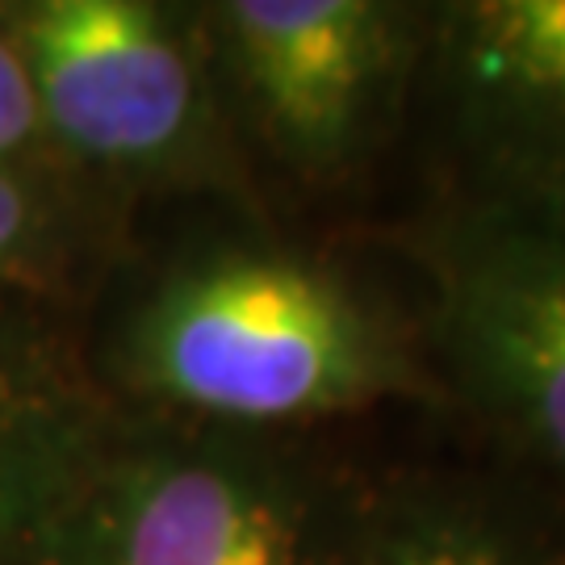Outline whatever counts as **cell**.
I'll list each match as a JSON object with an SVG mask.
<instances>
[{"label":"cell","instance_id":"cell-10","mask_svg":"<svg viewBox=\"0 0 565 565\" xmlns=\"http://www.w3.org/2000/svg\"><path fill=\"white\" fill-rule=\"evenodd\" d=\"M39 147H46V135H42L34 84L18 42L0 18V168H25L30 156H39Z\"/></svg>","mask_w":565,"mask_h":565},{"label":"cell","instance_id":"cell-5","mask_svg":"<svg viewBox=\"0 0 565 565\" xmlns=\"http://www.w3.org/2000/svg\"><path fill=\"white\" fill-rule=\"evenodd\" d=\"M210 46L273 156L335 177L377 142L419 51V25L382 0H226Z\"/></svg>","mask_w":565,"mask_h":565},{"label":"cell","instance_id":"cell-3","mask_svg":"<svg viewBox=\"0 0 565 565\" xmlns=\"http://www.w3.org/2000/svg\"><path fill=\"white\" fill-rule=\"evenodd\" d=\"M448 382L565 490V202L473 193L419 243Z\"/></svg>","mask_w":565,"mask_h":565},{"label":"cell","instance_id":"cell-2","mask_svg":"<svg viewBox=\"0 0 565 565\" xmlns=\"http://www.w3.org/2000/svg\"><path fill=\"white\" fill-rule=\"evenodd\" d=\"M364 515L273 431L121 427L39 565H361Z\"/></svg>","mask_w":565,"mask_h":565},{"label":"cell","instance_id":"cell-9","mask_svg":"<svg viewBox=\"0 0 565 565\" xmlns=\"http://www.w3.org/2000/svg\"><path fill=\"white\" fill-rule=\"evenodd\" d=\"M55 252V210L25 168H0V285L34 281Z\"/></svg>","mask_w":565,"mask_h":565},{"label":"cell","instance_id":"cell-7","mask_svg":"<svg viewBox=\"0 0 565 565\" xmlns=\"http://www.w3.org/2000/svg\"><path fill=\"white\" fill-rule=\"evenodd\" d=\"M121 419L55 327L0 285V565H39Z\"/></svg>","mask_w":565,"mask_h":565},{"label":"cell","instance_id":"cell-4","mask_svg":"<svg viewBox=\"0 0 565 565\" xmlns=\"http://www.w3.org/2000/svg\"><path fill=\"white\" fill-rule=\"evenodd\" d=\"M46 147L118 177H177L214 151L202 46L147 0H39L9 18Z\"/></svg>","mask_w":565,"mask_h":565},{"label":"cell","instance_id":"cell-6","mask_svg":"<svg viewBox=\"0 0 565 565\" xmlns=\"http://www.w3.org/2000/svg\"><path fill=\"white\" fill-rule=\"evenodd\" d=\"M436 60L478 193L565 202V0H469Z\"/></svg>","mask_w":565,"mask_h":565},{"label":"cell","instance_id":"cell-8","mask_svg":"<svg viewBox=\"0 0 565 565\" xmlns=\"http://www.w3.org/2000/svg\"><path fill=\"white\" fill-rule=\"evenodd\" d=\"M361 565H565V536L486 482H406L369 499Z\"/></svg>","mask_w":565,"mask_h":565},{"label":"cell","instance_id":"cell-1","mask_svg":"<svg viewBox=\"0 0 565 565\" xmlns=\"http://www.w3.org/2000/svg\"><path fill=\"white\" fill-rule=\"evenodd\" d=\"M118 373L189 424L273 436L436 385L403 327L348 277L247 243L184 256L147 289L121 323Z\"/></svg>","mask_w":565,"mask_h":565}]
</instances>
